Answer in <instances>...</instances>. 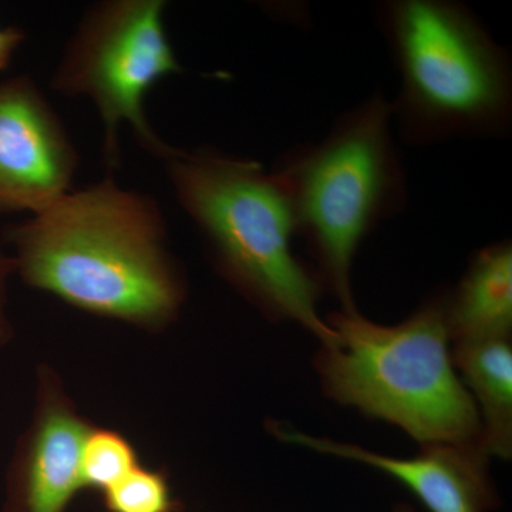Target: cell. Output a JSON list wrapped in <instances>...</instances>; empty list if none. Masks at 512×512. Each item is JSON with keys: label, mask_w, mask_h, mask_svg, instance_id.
<instances>
[{"label": "cell", "mask_w": 512, "mask_h": 512, "mask_svg": "<svg viewBox=\"0 0 512 512\" xmlns=\"http://www.w3.org/2000/svg\"><path fill=\"white\" fill-rule=\"evenodd\" d=\"M8 238L15 274L80 311L161 330L183 308L187 288L160 208L111 177L66 192Z\"/></svg>", "instance_id": "6da1fadb"}, {"label": "cell", "mask_w": 512, "mask_h": 512, "mask_svg": "<svg viewBox=\"0 0 512 512\" xmlns=\"http://www.w3.org/2000/svg\"><path fill=\"white\" fill-rule=\"evenodd\" d=\"M163 161L175 197L229 284L266 318L296 323L320 348H335L338 336L319 313L325 289L293 252L292 212L274 174L211 148L173 147Z\"/></svg>", "instance_id": "7a4b0ae2"}, {"label": "cell", "mask_w": 512, "mask_h": 512, "mask_svg": "<svg viewBox=\"0 0 512 512\" xmlns=\"http://www.w3.org/2000/svg\"><path fill=\"white\" fill-rule=\"evenodd\" d=\"M326 322L338 345L320 348L313 367L328 399L399 427L420 447L483 446L476 404L451 359L446 292L397 325L359 311H338Z\"/></svg>", "instance_id": "3957f363"}, {"label": "cell", "mask_w": 512, "mask_h": 512, "mask_svg": "<svg viewBox=\"0 0 512 512\" xmlns=\"http://www.w3.org/2000/svg\"><path fill=\"white\" fill-rule=\"evenodd\" d=\"M291 208L295 235L315 259L340 311L356 312L352 269L363 241L407 201L392 103L382 92L343 111L326 136L279 158L271 171Z\"/></svg>", "instance_id": "277c9868"}, {"label": "cell", "mask_w": 512, "mask_h": 512, "mask_svg": "<svg viewBox=\"0 0 512 512\" xmlns=\"http://www.w3.org/2000/svg\"><path fill=\"white\" fill-rule=\"evenodd\" d=\"M376 20L400 87L393 121L409 146L507 136L512 66L473 10L453 0H386Z\"/></svg>", "instance_id": "5b68a950"}, {"label": "cell", "mask_w": 512, "mask_h": 512, "mask_svg": "<svg viewBox=\"0 0 512 512\" xmlns=\"http://www.w3.org/2000/svg\"><path fill=\"white\" fill-rule=\"evenodd\" d=\"M164 10V0L97 3L83 16L53 74L56 92L96 104L109 167L119 164L124 123L153 156L163 160L173 148L154 133L144 111L151 87L183 72L165 32Z\"/></svg>", "instance_id": "8992f818"}, {"label": "cell", "mask_w": 512, "mask_h": 512, "mask_svg": "<svg viewBox=\"0 0 512 512\" xmlns=\"http://www.w3.org/2000/svg\"><path fill=\"white\" fill-rule=\"evenodd\" d=\"M79 154L28 76L0 83V212L35 215L72 190Z\"/></svg>", "instance_id": "52a82bcc"}, {"label": "cell", "mask_w": 512, "mask_h": 512, "mask_svg": "<svg viewBox=\"0 0 512 512\" xmlns=\"http://www.w3.org/2000/svg\"><path fill=\"white\" fill-rule=\"evenodd\" d=\"M92 429L59 376L40 366L32 421L9 464L3 512H66L84 490L80 456Z\"/></svg>", "instance_id": "ba28073f"}, {"label": "cell", "mask_w": 512, "mask_h": 512, "mask_svg": "<svg viewBox=\"0 0 512 512\" xmlns=\"http://www.w3.org/2000/svg\"><path fill=\"white\" fill-rule=\"evenodd\" d=\"M268 429L282 443L386 473L406 485L430 512H493L500 507V495L488 468L491 457L478 444H434L421 447L417 456L400 458L313 436L282 421H269Z\"/></svg>", "instance_id": "9c48e42d"}, {"label": "cell", "mask_w": 512, "mask_h": 512, "mask_svg": "<svg viewBox=\"0 0 512 512\" xmlns=\"http://www.w3.org/2000/svg\"><path fill=\"white\" fill-rule=\"evenodd\" d=\"M446 323L451 345L511 338V241L495 242L474 254L456 288L446 292Z\"/></svg>", "instance_id": "30bf717a"}, {"label": "cell", "mask_w": 512, "mask_h": 512, "mask_svg": "<svg viewBox=\"0 0 512 512\" xmlns=\"http://www.w3.org/2000/svg\"><path fill=\"white\" fill-rule=\"evenodd\" d=\"M451 359L473 397L481 423V443L490 457L512 456L511 338L453 343Z\"/></svg>", "instance_id": "8fae6325"}, {"label": "cell", "mask_w": 512, "mask_h": 512, "mask_svg": "<svg viewBox=\"0 0 512 512\" xmlns=\"http://www.w3.org/2000/svg\"><path fill=\"white\" fill-rule=\"evenodd\" d=\"M138 466L136 448L119 431L93 427L87 434L80 456L84 490L104 493Z\"/></svg>", "instance_id": "7c38bea8"}, {"label": "cell", "mask_w": 512, "mask_h": 512, "mask_svg": "<svg viewBox=\"0 0 512 512\" xmlns=\"http://www.w3.org/2000/svg\"><path fill=\"white\" fill-rule=\"evenodd\" d=\"M101 495L109 512H177L180 508L163 471L141 464Z\"/></svg>", "instance_id": "4fadbf2b"}, {"label": "cell", "mask_w": 512, "mask_h": 512, "mask_svg": "<svg viewBox=\"0 0 512 512\" xmlns=\"http://www.w3.org/2000/svg\"><path fill=\"white\" fill-rule=\"evenodd\" d=\"M15 274L13 256L0 244V348H5L15 338V328L10 320L8 309V284Z\"/></svg>", "instance_id": "5bb4252c"}, {"label": "cell", "mask_w": 512, "mask_h": 512, "mask_svg": "<svg viewBox=\"0 0 512 512\" xmlns=\"http://www.w3.org/2000/svg\"><path fill=\"white\" fill-rule=\"evenodd\" d=\"M23 40H25V33L22 30L13 26L0 28V72L9 66L10 60L22 45Z\"/></svg>", "instance_id": "9a60e30c"}, {"label": "cell", "mask_w": 512, "mask_h": 512, "mask_svg": "<svg viewBox=\"0 0 512 512\" xmlns=\"http://www.w3.org/2000/svg\"><path fill=\"white\" fill-rule=\"evenodd\" d=\"M392 512H416L413 510L412 505L406 503H399L394 505Z\"/></svg>", "instance_id": "2e32d148"}]
</instances>
